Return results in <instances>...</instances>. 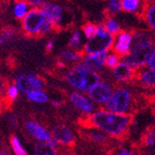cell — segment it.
<instances>
[{"mask_svg":"<svg viewBox=\"0 0 155 155\" xmlns=\"http://www.w3.org/2000/svg\"><path fill=\"white\" fill-rule=\"evenodd\" d=\"M132 123L131 114L99 110L79 119V125L85 129H96L114 139H125Z\"/></svg>","mask_w":155,"mask_h":155,"instance_id":"obj_1","label":"cell"},{"mask_svg":"<svg viewBox=\"0 0 155 155\" xmlns=\"http://www.w3.org/2000/svg\"><path fill=\"white\" fill-rule=\"evenodd\" d=\"M155 52V36L150 31L137 30L133 31L131 50L122 60L133 69L145 68Z\"/></svg>","mask_w":155,"mask_h":155,"instance_id":"obj_2","label":"cell"},{"mask_svg":"<svg viewBox=\"0 0 155 155\" xmlns=\"http://www.w3.org/2000/svg\"><path fill=\"white\" fill-rule=\"evenodd\" d=\"M64 77L71 87L84 92H89L101 82L99 73L87 68L83 61L72 65L65 71Z\"/></svg>","mask_w":155,"mask_h":155,"instance_id":"obj_3","label":"cell"},{"mask_svg":"<svg viewBox=\"0 0 155 155\" xmlns=\"http://www.w3.org/2000/svg\"><path fill=\"white\" fill-rule=\"evenodd\" d=\"M21 29L26 35L37 37L50 35L55 30V27L46 18L41 9H31L21 20Z\"/></svg>","mask_w":155,"mask_h":155,"instance_id":"obj_4","label":"cell"},{"mask_svg":"<svg viewBox=\"0 0 155 155\" xmlns=\"http://www.w3.org/2000/svg\"><path fill=\"white\" fill-rule=\"evenodd\" d=\"M106 107L112 112L131 114L137 109V102L130 90L118 87L113 91L111 96L106 102Z\"/></svg>","mask_w":155,"mask_h":155,"instance_id":"obj_5","label":"cell"},{"mask_svg":"<svg viewBox=\"0 0 155 155\" xmlns=\"http://www.w3.org/2000/svg\"><path fill=\"white\" fill-rule=\"evenodd\" d=\"M115 36L105 29L102 23H98L96 35L90 39H86L83 48L84 54H97V53L110 52L112 51Z\"/></svg>","mask_w":155,"mask_h":155,"instance_id":"obj_6","label":"cell"},{"mask_svg":"<svg viewBox=\"0 0 155 155\" xmlns=\"http://www.w3.org/2000/svg\"><path fill=\"white\" fill-rule=\"evenodd\" d=\"M23 93H29L35 91H43L45 82L43 78L33 73H23L16 77L15 82Z\"/></svg>","mask_w":155,"mask_h":155,"instance_id":"obj_7","label":"cell"},{"mask_svg":"<svg viewBox=\"0 0 155 155\" xmlns=\"http://www.w3.org/2000/svg\"><path fill=\"white\" fill-rule=\"evenodd\" d=\"M41 10L46 18L54 25L55 29L62 28L64 26L66 12L63 6L55 2H48Z\"/></svg>","mask_w":155,"mask_h":155,"instance_id":"obj_8","label":"cell"},{"mask_svg":"<svg viewBox=\"0 0 155 155\" xmlns=\"http://www.w3.org/2000/svg\"><path fill=\"white\" fill-rule=\"evenodd\" d=\"M133 43V31L122 30L117 35H115L112 51L121 58H124L130 53Z\"/></svg>","mask_w":155,"mask_h":155,"instance_id":"obj_9","label":"cell"},{"mask_svg":"<svg viewBox=\"0 0 155 155\" xmlns=\"http://www.w3.org/2000/svg\"><path fill=\"white\" fill-rule=\"evenodd\" d=\"M24 127L27 130V132L33 139L37 140L38 142L49 143L50 141L52 140L51 132L42 124L37 122L36 120H32V119L26 120L24 123Z\"/></svg>","mask_w":155,"mask_h":155,"instance_id":"obj_10","label":"cell"},{"mask_svg":"<svg viewBox=\"0 0 155 155\" xmlns=\"http://www.w3.org/2000/svg\"><path fill=\"white\" fill-rule=\"evenodd\" d=\"M52 139L55 140L59 145L66 147H74L76 139L74 133L66 125H56L51 130Z\"/></svg>","mask_w":155,"mask_h":155,"instance_id":"obj_11","label":"cell"},{"mask_svg":"<svg viewBox=\"0 0 155 155\" xmlns=\"http://www.w3.org/2000/svg\"><path fill=\"white\" fill-rule=\"evenodd\" d=\"M113 92V89L110 84L105 81H101L99 84H97L95 87L87 92L89 93V97L98 104L106 103L107 100L110 99L111 94Z\"/></svg>","mask_w":155,"mask_h":155,"instance_id":"obj_12","label":"cell"},{"mask_svg":"<svg viewBox=\"0 0 155 155\" xmlns=\"http://www.w3.org/2000/svg\"><path fill=\"white\" fill-rule=\"evenodd\" d=\"M70 100L71 104L74 106L77 110H81L86 114H91L95 110V106L90 97L85 96L84 94L73 91L70 94Z\"/></svg>","mask_w":155,"mask_h":155,"instance_id":"obj_13","label":"cell"},{"mask_svg":"<svg viewBox=\"0 0 155 155\" xmlns=\"http://www.w3.org/2000/svg\"><path fill=\"white\" fill-rule=\"evenodd\" d=\"M112 75L118 82H130L134 81L136 70L122 60L115 68L112 69Z\"/></svg>","mask_w":155,"mask_h":155,"instance_id":"obj_14","label":"cell"},{"mask_svg":"<svg viewBox=\"0 0 155 155\" xmlns=\"http://www.w3.org/2000/svg\"><path fill=\"white\" fill-rule=\"evenodd\" d=\"M109 52L97 53V54H85L83 58V62L89 69L99 72L103 71L105 68L106 58Z\"/></svg>","mask_w":155,"mask_h":155,"instance_id":"obj_15","label":"cell"},{"mask_svg":"<svg viewBox=\"0 0 155 155\" xmlns=\"http://www.w3.org/2000/svg\"><path fill=\"white\" fill-rule=\"evenodd\" d=\"M134 81L144 87H155V71L147 67L137 70Z\"/></svg>","mask_w":155,"mask_h":155,"instance_id":"obj_16","label":"cell"},{"mask_svg":"<svg viewBox=\"0 0 155 155\" xmlns=\"http://www.w3.org/2000/svg\"><path fill=\"white\" fill-rule=\"evenodd\" d=\"M84 55L85 54L83 51H76V50L69 48V49H65L60 51L59 59H60V61L64 62L66 65L67 64L74 65L79 62H82Z\"/></svg>","mask_w":155,"mask_h":155,"instance_id":"obj_17","label":"cell"},{"mask_svg":"<svg viewBox=\"0 0 155 155\" xmlns=\"http://www.w3.org/2000/svg\"><path fill=\"white\" fill-rule=\"evenodd\" d=\"M141 15L144 18L150 31L155 36V2H149L145 4Z\"/></svg>","mask_w":155,"mask_h":155,"instance_id":"obj_18","label":"cell"},{"mask_svg":"<svg viewBox=\"0 0 155 155\" xmlns=\"http://www.w3.org/2000/svg\"><path fill=\"white\" fill-rule=\"evenodd\" d=\"M85 135V138L89 141L96 143L98 145H107L109 143V139L106 135V133L96 129H86L85 133H82Z\"/></svg>","mask_w":155,"mask_h":155,"instance_id":"obj_19","label":"cell"},{"mask_svg":"<svg viewBox=\"0 0 155 155\" xmlns=\"http://www.w3.org/2000/svg\"><path fill=\"white\" fill-rule=\"evenodd\" d=\"M31 9V8L30 7V5L27 3L26 0H15V3L12 5V12L13 17L21 21V20L28 15Z\"/></svg>","mask_w":155,"mask_h":155,"instance_id":"obj_20","label":"cell"},{"mask_svg":"<svg viewBox=\"0 0 155 155\" xmlns=\"http://www.w3.org/2000/svg\"><path fill=\"white\" fill-rule=\"evenodd\" d=\"M32 155H60L55 147L50 143L37 142L33 147Z\"/></svg>","mask_w":155,"mask_h":155,"instance_id":"obj_21","label":"cell"},{"mask_svg":"<svg viewBox=\"0 0 155 155\" xmlns=\"http://www.w3.org/2000/svg\"><path fill=\"white\" fill-rule=\"evenodd\" d=\"M122 10L129 13H141L142 15L145 4L142 0H121Z\"/></svg>","mask_w":155,"mask_h":155,"instance_id":"obj_22","label":"cell"},{"mask_svg":"<svg viewBox=\"0 0 155 155\" xmlns=\"http://www.w3.org/2000/svg\"><path fill=\"white\" fill-rule=\"evenodd\" d=\"M84 35L82 31L75 30L71 32L69 38V48L76 50V51H83L85 41H84Z\"/></svg>","mask_w":155,"mask_h":155,"instance_id":"obj_23","label":"cell"},{"mask_svg":"<svg viewBox=\"0 0 155 155\" xmlns=\"http://www.w3.org/2000/svg\"><path fill=\"white\" fill-rule=\"evenodd\" d=\"M103 24L105 26V29L109 31L110 35H117L118 33L122 31L121 30L120 23L118 22V20L115 19L111 15H107L103 21Z\"/></svg>","mask_w":155,"mask_h":155,"instance_id":"obj_24","label":"cell"},{"mask_svg":"<svg viewBox=\"0 0 155 155\" xmlns=\"http://www.w3.org/2000/svg\"><path fill=\"white\" fill-rule=\"evenodd\" d=\"M10 145L15 155H28V151L26 150L18 136L12 135L10 138Z\"/></svg>","mask_w":155,"mask_h":155,"instance_id":"obj_25","label":"cell"},{"mask_svg":"<svg viewBox=\"0 0 155 155\" xmlns=\"http://www.w3.org/2000/svg\"><path fill=\"white\" fill-rule=\"evenodd\" d=\"M27 98L31 102L38 103V104H44L49 101V96L44 91H35L27 93Z\"/></svg>","mask_w":155,"mask_h":155,"instance_id":"obj_26","label":"cell"},{"mask_svg":"<svg viewBox=\"0 0 155 155\" xmlns=\"http://www.w3.org/2000/svg\"><path fill=\"white\" fill-rule=\"evenodd\" d=\"M122 10V2L121 0H107V15H116Z\"/></svg>","mask_w":155,"mask_h":155,"instance_id":"obj_27","label":"cell"},{"mask_svg":"<svg viewBox=\"0 0 155 155\" xmlns=\"http://www.w3.org/2000/svg\"><path fill=\"white\" fill-rule=\"evenodd\" d=\"M20 90L17 87V85L15 83H12V84H8V87H7V91H6V94H5V101L7 102H12L15 101L18 95H19Z\"/></svg>","mask_w":155,"mask_h":155,"instance_id":"obj_28","label":"cell"},{"mask_svg":"<svg viewBox=\"0 0 155 155\" xmlns=\"http://www.w3.org/2000/svg\"><path fill=\"white\" fill-rule=\"evenodd\" d=\"M141 144L144 147L153 146L155 144V129L150 127L143 133L142 138H141Z\"/></svg>","mask_w":155,"mask_h":155,"instance_id":"obj_29","label":"cell"},{"mask_svg":"<svg viewBox=\"0 0 155 155\" xmlns=\"http://www.w3.org/2000/svg\"><path fill=\"white\" fill-rule=\"evenodd\" d=\"M97 30H98V24L87 22L82 27V30L81 31H82L86 39H90L96 35Z\"/></svg>","mask_w":155,"mask_h":155,"instance_id":"obj_30","label":"cell"},{"mask_svg":"<svg viewBox=\"0 0 155 155\" xmlns=\"http://www.w3.org/2000/svg\"><path fill=\"white\" fill-rule=\"evenodd\" d=\"M122 61V58H121L119 55H117L116 53H114L113 51H110L107 53V58H106V62H105V66L109 69H114L115 67Z\"/></svg>","mask_w":155,"mask_h":155,"instance_id":"obj_31","label":"cell"},{"mask_svg":"<svg viewBox=\"0 0 155 155\" xmlns=\"http://www.w3.org/2000/svg\"><path fill=\"white\" fill-rule=\"evenodd\" d=\"M0 36H1L4 43H6V42L10 41V40L15 36V31L11 28H7L0 32Z\"/></svg>","mask_w":155,"mask_h":155,"instance_id":"obj_32","label":"cell"},{"mask_svg":"<svg viewBox=\"0 0 155 155\" xmlns=\"http://www.w3.org/2000/svg\"><path fill=\"white\" fill-rule=\"evenodd\" d=\"M31 9H42L49 0H26Z\"/></svg>","mask_w":155,"mask_h":155,"instance_id":"obj_33","label":"cell"},{"mask_svg":"<svg viewBox=\"0 0 155 155\" xmlns=\"http://www.w3.org/2000/svg\"><path fill=\"white\" fill-rule=\"evenodd\" d=\"M7 87H8V84H6L3 81L0 82V96L1 97H5L6 94V91H7Z\"/></svg>","mask_w":155,"mask_h":155,"instance_id":"obj_34","label":"cell"},{"mask_svg":"<svg viewBox=\"0 0 155 155\" xmlns=\"http://www.w3.org/2000/svg\"><path fill=\"white\" fill-rule=\"evenodd\" d=\"M117 155H138V154L133 152V151H130L129 150H127V149H120L117 151Z\"/></svg>","mask_w":155,"mask_h":155,"instance_id":"obj_35","label":"cell"},{"mask_svg":"<svg viewBox=\"0 0 155 155\" xmlns=\"http://www.w3.org/2000/svg\"><path fill=\"white\" fill-rule=\"evenodd\" d=\"M147 68H150L151 70H154L155 71V52L152 54V56L150 57V61L147 62Z\"/></svg>","mask_w":155,"mask_h":155,"instance_id":"obj_36","label":"cell"},{"mask_svg":"<svg viewBox=\"0 0 155 155\" xmlns=\"http://www.w3.org/2000/svg\"><path fill=\"white\" fill-rule=\"evenodd\" d=\"M53 48H54V41L53 40H49L48 42L46 43V46H45V49L48 52H51Z\"/></svg>","mask_w":155,"mask_h":155,"instance_id":"obj_37","label":"cell"},{"mask_svg":"<svg viewBox=\"0 0 155 155\" xmlns=\"http://www.w3.org/2000/svg\"><path fill=\"white\" fill-rule=\"evenodd\" d=\"M5 99L3 97L0 96V113L3 111V110L5 109Z\"/></svg>","mask_w":155,"mask_h":155,"instance_id":"obj_38","label":"cell"},{"mask_svg":"<svg viewBox=\"0 0 155 155\" xmlns=\"http://www.w3.org/2000/svg\"><path fill=\"white\" fill-rule=\"evenodd\" d=\"M10 123L13 126V125H16V123H17V119H16V117H15V116H12L11 118H10Z\"/></svg>","mask_w":155,"mask_h":155,"instance_id":"obj_39","label":"cell"},{"mask_svg":"<svg viewBox=\"0 0 155 155\" xmlns=\"http://www.w3.org/2000/svg\"><path fill=\"white\" fill-rule=\"evenodd\" d=\"M0 155H12V154L7 150H0Z\"/></svg>","mask_w":155,"mask_h":155,"instance_id":"obj_40","label":"cell"},{"mask_svg":"<svg viewBox=\"0 0 155 155\" xmlns=\"http://www.w3.org/2000/svg\"><path fill=\"white\" fill-rule=\"evenodd\" d=\"M1 81H2V77H1V76H0V82H1Z\"/></svg>","mask_w":155,"mask_h":155,"instance_id":"obj_41","label":"cell"}]
</instances>
